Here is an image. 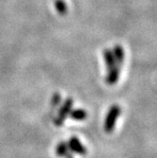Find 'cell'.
<instances>
[{"mask_svg": "<svg viewBox=\"0 0 157 158\" xmlns=\"http://www.w3.org/2000/svg\"><path fill=\"white\" fill-rule=\"evenodd\" d=\"M120 112H121L120 108L118 106H117V105L113 106L110 109V111H109V113L107 114V117H106L105 126H104L105 131L107 133H111L113 131V129H114V127H115V124H116V120H117V118H118V116L120 114Z\"/></svg>", "mask_w": 157, "mask_h": 158, "instance_id": "cell-1", "label": "cell"}, {"mask_svg": "<svg viewBox=\"0 0 157 158\" xmlns=\"http://www.w3.org/2000/svg\"><path fill=\"white\" fill-rule=\"evenodd\" d=\"M71 107H72V100H71L70 98H68L66 102H64V104L63 105V107L61 108L60 113H59V116H58V118L55 119V124L57 126H61L63 124L64 118L67 116V114L71 110Z\"/></svg>", "mask_w": 157, "mask_h": 158, "instance_id": "cell-2", "label": "cell"}, {"mask_svg": "<svg viewBox=\"0 0 157 158\" xmlns=\"http://www.w3.org/2000/svg\"><path fill=\"white\" fill-rule=\"evenodd\" d=\"M113 55H114V58H115L116 64L118 66L121 67L123 61H124V49L120 45H116L115 48L113 49Z\"/></svg>", "mask_w": 157, "mask_h": 158, "instance_id": "cell-3", "label": "cell"}, {"mask_svg": "<svg viewBox=\"0 0 157 158\" xmlns=\"http://www.w3.org/2000/svg\"><path fill=\"white\" fill-rule=\"evenodd\" d=\"M69 148L72 150L73 152H75L76 153L79 154H85L86 152V150L82 146V144L80 142V140L77 137H72L69 141Z\"/></svg>", "mask_w": 157, "mask_h": 158, "instance_id": "cell-4", "label": "cell"}, {"mask_svg": "<svg viewBox=\"0 0 157 158\" xmlns=\"http://www.w3.org/2000/svg\"><path fill=\"white\" fill-rule=\"evenodd\" d=\"M119 74H120V67L116 65L115 67H113L112 69L108 70V74L106 77V81L109 84H114L116 83L119 78Z\"/></svg>", "mask_w": 157, "mask_h": 158, "instance_id": "cell-5", "label": "cell"}, {"mask_svg": "<svg viewBox=\"0 0 157 158\" xmlns=\"http://www.w3.org/2000/svg\"><path fill=\"white\" fill-rule=\"evenodd\" d=\"M102 53H103V59H104V61H105L107 69L110 70V69H112L113 67H115V66L117 65V64H116L115 58H114V55H113L112 50H110V49H105V50H103Z\"/></svg>", "mask_w": 157, "mask_h": 158, "instance_id": "cell-6", "label": "cell"}, {"mask_svg": "<svg viewBox=\"0 0 157 158\" xmlns=\"http://www.w3.org/2000/svg\"><path fill=\"white\" fill-rule=\"evenodd\" d=\"M54 6L57 12L62 14V15L67 12V4L64 2V0H55Z\"/></svg>", "mask_w": 157, "mask_h": 158, "instance_id": "cell-7", "label": "cell"}, {"mask_svg": "<svg viewBox=\"0 0 157 158\" xmlns=\"http://www.w3.org/2000/svg\"><path fill=\"white\" fill-rule=\"evenodd\" d=\"M70 116H71V118L76 120H82L87 117V114L82 109H77V110H74L71 112Z\"/></svg>", "mask_w": 157, "mask_h": 158, "instance_id": "cell-8", "label": "cell"}, {"mask_svg": "<svg viewBox=\"0 0 157 158\" xmlns=\"http://www.w3.org/2000/svg\"><path fill=\"white\" fill-rule=\"evenodd\" d=\"M68 152V145L64 142H62L57 146L56 148V153L58 156H65Z\"/></svg>", "mask_w": 157, "mask_h": 158, "instance_id": "cell-9", "label": "cell"}, {"mask_svg": "<svg viewBox=\"0 0 157 158\" xmlns=\"http://www.w3.org/2000/svg\"><path fill=\"white\" fill-rule=\"evenodd\" d=\"M60 98H61L60 95H58V94H56V95L54 96V100H53V104H54V105H56V104H58V103L60 102Z\"/></svg>", "mask_w": 157, "mask_h": 158, "instance_id": "cell-10", "label": "cell"}]
</instances>
